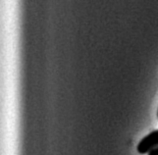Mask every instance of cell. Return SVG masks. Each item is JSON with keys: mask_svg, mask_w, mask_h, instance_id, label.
Here are the masks:
<instances>
[{"mask_svg": "<svg viewBox=\"0 0 158 155\" xmlns=\"http://www.w3.org/2000/svg\"><path fill=\"white\" fill-rule=\"evenodd\" d=\"M156 147H158V130L151 132L139 142L138 152L139 154H148Z\"/></svg>", "mask_w": 158, "mask_h": 155, "instance_id": "6da1fadb", "label": "cell"}, {"mask_svg": "<svg viewBox=\"0 0 158 155\" xmlns=\"http://www.w3.org/2000/svg\"><path fill=\"white\" fill-rule=\"evenodd\" d=\"M157 116H158V112H157Z\"/></svg>", "mask_w": 158, "mask_h": 155, "instance_id": "3957f363", "label": "cell"}, {"mask_svg": "<svg viewBox=\"0 0 158 155\" xmlns=\"http://www.w3.org/2000/svg\"><path fill=\"white\" fill-rule=\"evenodd\" d=\"M148 155H158V147L152 149V150L148 154Z\"/></svg>", "mask_w": 158, "mask_h": 155, "instance_id": "7a4b0ae2", "label": "cell"}]
</instances>
